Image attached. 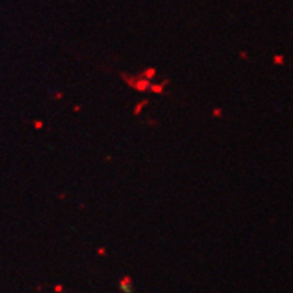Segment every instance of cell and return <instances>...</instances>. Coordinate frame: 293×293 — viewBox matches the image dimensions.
Instances as JSON below:
<instances>
[{"label":"cell","mask_w":293,"mask_h":293,"mask_svg":"<svg viewBox=\"0 0 293 293\" xmlns=\"http://www.w3.org/2000/svg\"><path fill=\"white\" fill-rule=\"evenodd\" d=\"M136 87H137V89H139V91H145V89H147V87H148V82L143 80V81H141L139 83H137V86H136Z\"/></svg>","instance_id":"6da1fadb"},{"label":"cell","mask_w":293,"mask_h":293,"mask_svg":"<svg viewBox=\"0 0 293 293\" xmlns=\"http://www.w3.org/2000/svg\"><path fill=\"white\" fill-rule=\"evenodd\" d=\"M121 286L122 287L125 286V292L126 293H131V285H130V282H122Z\"/></svg>","instance_id":"7a4b0ae2"}]
</instances>
